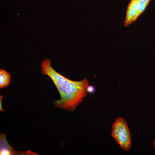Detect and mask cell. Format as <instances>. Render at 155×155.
Masks as SVG:
<instances>
[{"label":"cell","mask_w":155,"mask_h":155,"mask_svg":"<svg viewBox=\"0 0 155 155\" xmlns=\"http://www.w3.org/2000/svg\"><path fill=\"white\" fill-rule=\"evenodd\" d=\"M151 0H131L128 4L123 22L125 27L135 22L145 11Z\"/></svg>","instance_id":"obj_3"},{"label":"cell","mask_w":155,"mask_h":155,"mask_svg":"<svg viewBox=\"0 0 155 155\" xmlns=\"http://www.w3.org/2000/svg\"><path fill=\"white\" fill-rule=\"evenodd\" d=\"M51 64L49 59H45L40 67L42 73L51 78L60 94V99H54L53 103L57 107L73 111L86 96L88 81L86 78L80 81L69 79L55 71Z\"/></svg>","instance_id":"obj_1"},{"label":"cell","mask_w":155,"mask_h":155,"mask_svg":"<svg viewBox=\"0 0 155 155\" xmlns=\"http://www.w3.org/2000/svg\"><path fill=\"white\" fill-rule=\"evenodd\" d=\"M95 91L94 87L92 85H88L87 88V91L90 93H93Z\"/></svg>","instance_id":"obj_6"},{"label":"cell","mask_w":155,"mask_h":155,"mask_svg":"<svg viewBox=\"0 0 155 155\" xmlns=\"http://www.w3.org/2000/svg\"><path fill=\"white\" fill-rule=\"evenodd\" d=\"M112 136L123 150L131 148V135L125 120L121 117L116 119L113 125Z\"/></svg>","instance_id":"obj_2"},{"label":"cell","mask_w":155,"mask_h":155,"mask_svg":"<svg viewBox=\"0 0 155 155\" xmlns=\"http://www.w3.org/2000/svg\"><path fill=\"white\" fill-rule=\"evenodd\" d=\"M0 155H22L23 152L15 150L7 141L5 134L0 133Z\"/></svg>","instance_id":"obj_4"},{"label":"cell","mask_w":155,"mask_h":155,"mask_svg":"<svg viewBox=\"0 0 155 155\" xmlns=\"http://www.w3.org/2000/svg\"><path fill=\"white\" fill-rule=\"evenodd\" d=\"M3 96L1 94L0 95V111L5 112V111L3 109L2 107V100Z\"/></svg>","instance_id":"obj_7"},{"label":"cell","mask_w":155,"mask_h":155,"mask_svg":"<svg viewBox=\"0 0 155 155\" xmlns=\"http://www.w3.org/2000/svg\"><path fill=\"white\" fill-rule=\"evenodd\" d=\"M153 144L154 145V147L155 149V138L154 140V142H153Z\"/></svg>","instance_id":"obj_8"},{"label":"cell","mask_w":155,"mask_h":155,"mask_svg":"<svg viewBox=\"0 0 155 155\" xmlns=\"http://www.w3.org/2000/svg\"><path fill=\"white\" fill-rule=\"evenodd\" d=\"M11 78L9 73L4 69H0V88H3L10 84Z\"/></svg>","instance_id":"obj_5"}]
</instances>
